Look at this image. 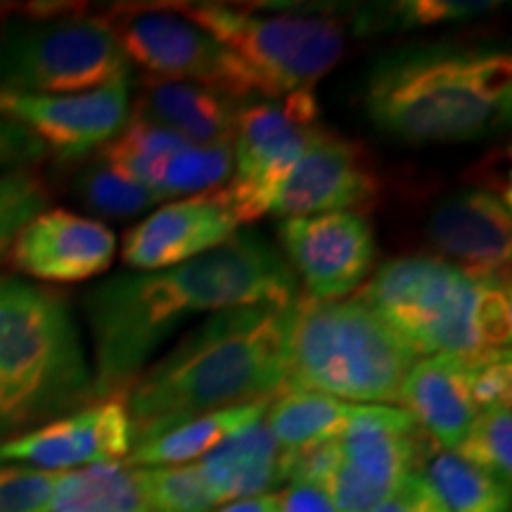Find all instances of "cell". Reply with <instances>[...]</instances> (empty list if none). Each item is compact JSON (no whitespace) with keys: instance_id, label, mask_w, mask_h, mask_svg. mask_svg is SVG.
<instances>
[{"instance_id":"cell-32","label":"cell","mask_w":512,"mask_h":512,"mask_svg":"<svg viewBox=\"0 0 512 512\" xmlns=\"http://www.w3.org/2000/svg\"><path fill=\"white\" fill-rule=\"evenodd\" d=\"M60 472L0 465V512H50Z\"/></svg>"},{"instance_id":"cell-15","label":"cell","mask_w":512,"mask_h":512,"mask_svg":"<svg viewBox=\"0 0 512 512\" xmlns=\"http://www.w3.org/2000/svg\"><path fill=\"white\" fill-rule=\"evenodd\" d=\"M427 242L463 271L510 278V197L484 185L453 192L432 209Z\"/></svg>"},{"instance_id":"cell-1","label":"cell","mask_w":512,"mask_h":512,"mask_svg":"<svg viewBox=\"0 0 512 512\" xmlns=\"http://www.w3.org/2000/svg\"><path fill=\"white\" fill-rule=\"evenodd\" d=\"M294 302L297 275L273 242L254 230H238L183 264L112 275L86 297L95 401L124 399L155 351L190 316Z\"/></svg>"},{"instance_id":"cell-27","label":"cell","mask_w":512,"mask_h":512,"mask_svg":"<svg viewBox=\"0 0 512 512\" xmlns=\"http://www.w3.org/2000/svg\"><path fill=\"white\" fill-rule=\"evenodd\" d=\"M74 195L83 207L110 219L138 216L159 202L145 185L131 181L100 159L74 178Z\"/></svg>"},{"instance_id":"cell-33","label":"cell","mask_w":512,"mask_h":512,"mask_svg":"<svg viewBox=\"0 0 512 512\" xmlns=\"http://www.w3.org/2000/svg\"><path fill=\"white\" fill-rule=\"evenodd\" d=\"M339 460H342L339 439L299 448V451H283V479L290 484H304L323 491L330 477L335 475Z\"/></svg>"},{"instance_id":"cell-28","label":"cell","mask_w":512,"mask_h":512,"mask_svg":"<svg viewBox=\"0 0 512 512\" xmlns=\"http://www.w3.org/2000/svg\"><path fill=\"white\" fill-rule=\"evenodd\" d=\"M138 470L147 501L155 512H209L219 505L197 463Z\"/></svg>"},{"instance_id":"cell-29","label":"cell","mask_w":512,"mask_h":512,"mask_svg":"<svg viewBox=\"0 0 512 512\" xmlns=\"http://www.w3.org/2000/svg\"><path fill=\"white\" fill-rule=\"evenodd\" d=\"M498 3H465V0H418V3H394L384 8H368L356 12L354 29L358 34L384 29H408V27H430V24L456 22L484 15Z\"/></svg>"},{"instance_id":"cell-8","label":"cell","mask_w":512,"mask_h":512,"mask_svg":"<svg viewBox=\"0 0 512 512\" xmlns=\"http://www.w3.org/2000/svg\"><path fill=\"white\" fill-rule=\"evenodd\" d=\"M102 15H29L0 34V93L72 95L128 76Z\"/></svg>"},{"instance_id":"cell-20","label":"cell","mask_w":512,"mask_h":512,"mask_svg":"<svg viewBox=\"0 0 512 512\" xmlns=\"http://www.w3.org/2000/svg\"><path fill=\"white\" fill-rule=\"evenodd\" d=\"M242 102L197 83L145 79L131 117L169 128L192 145H219L233 140Z\"/></svg>"},{"instance_id":"cell-30","label":"cell","mask_w":512,"mask_h":512,"mask_svg":"<svg viewBox=\"0 0 512 512\" xmlns=\"http://www.w3.org/2000/svg\"><path fill=\"white\" fill-rule=\"evenodd\" d=\"M453 453L467 463L482 467L505 484L512 479V413L510 406L477 413L470 430Z\"/></svg>"},{"instance_id":"cell-36","label":"cell","mask_w":512,"mask_h":512,"mask_svg":"<svg viewBox=\"0 0 512 512\" xmlns=\"http://www.w3.org/2000/svg\"><path fill=\"white\" fill-rule=\"evenodd\" d=\"M373 512H448L437 491L425 477L408 475Z\"/></svg>"},{"instance_id":"cell-7","label":"cell","mask_w":512,"mask_h":512,"mask_svg":"<svg viewBox=\"0 0 512 512\" xmlns=\"http://www.w3.org/2000/svg\"><path fill=\"white\" fill-rule=\"evenodd\" d=\"M240 64L256 95L306 91L335 69L347 50V27L328 12H275L226 3H174Z\"/></svg>"},{"instance_id":"cell-34","label":"cell","mask_w":512,"mask_h":512,"mask_svg":"<svg viewBox=\"0 0 512 512\" xmlns=\"http://www.w3.org/2000/svg\"><path fill=\"white\" fill-rule=\"evenodd\" d=\"M472 401H475L477 413L489 411V408L510 406L512 396V363L508 354H498L482 361H472L470 375Z\"/></svg>"},{"instance_id":"cell-14","label":"cell","mask_w":512,"mask_h":512,"mask_svg":"<svg viewBox=\"0 0 512 512\" xmlns=\"http://www.w3.org/2000/svg\"><path fill=\"white\" fill-rule=\"evenodd\" d=\"M133 448V430L124 399H102L62 415L48 425L0 441V465L22 463L46 472L124 460Z\"/></svg>"},{"instance_id":"cell-26","label":"cell","mask_w":512,"mask_h":512,"mask_svg":"<svg viewBox=\"0 0 512 512\" xmlns=\"http://www.w3.org/2000/svg\"><path fill=\"white\" fill-rule=\"evenodd\" d=\"M233 166V143L185 145L166 159L152 195L162 202L223 188L233 176Z\"/></svg>"},{"instance_id":"cell-22","label":"cell","mask_w":512,"mask_h":512,"mask_svg":"<svg viewBox=\"0 0 512 512\" xmlns=\"http://www.w3.org/2000/svg\"><path fill=\"white\" fill-rule=\"evenodd\" d=\"M273 396L259 401L242 403V406L223 408V411L204 413L185 420L181 425L155 434V437L133 444L131 453L124 458L133 467H176L190 465L192 460H202L207 453L221 446L228 437L240 432L242 427L264 420Z\"/></svg>"},{"instance_id":"cell-17","label":"cell","mask_w":512,"mask_h":512,"mask_svg":"<svg viewBox=\"0 0 512 512\" xmlns=\"http://www.w3.org/2000/svg\"><path fill=\"white\" fill-rule=\"evenodd\" d=\"M219 188L166 202L126 233L121 259L136 271H159L211 252L238 233Z\"/></svg>"},{"instance_id":"cell-11","label":"cell","mask_w":512,"mask_h":512,"mask_svg":"<svg viewBox=\"0 0 512 512\" xmlns=\"http://www.w3.org/2000/svg\"><path fill=\"white\" fill-rule=\"evenodd\" d=\"M380 192V174L366 147L323 126L285 178L271 211L280 219L361 214Z\"/></svg>"},{"instance_id":"cell-10","label":"cell","mask_w":512,"mask_h":512,"mask_svg":"<svg viewBox=\"0 0 512 512\" xmlns=\"http://www.w3.org/2000/svg\"><path fill=\"white\" fill-rule=\"evenodd\" d=\"M128 64H138L155 81H181L214 88L238 100L254 95L235 57L181 15L174 3L119 5L102 12Z\"/></svg>"},{"instance_id":"cell-4","label":"cell","mask_w":512,"mask_h":512,"mask_svg":"<svg viewBox=\"0 0 512 512\" xmlns=\"http://www.w3.org/2000/svg\"><path fill=\"white\" fill-rule=\"evenodd\" d=\"M358 297L418 358L482 361L510 351V278L463 271L439 256H401L384 261Z\"/></svg>"},{"instance_id":"cell-16","label":"cell","mask_w":512,"mask_h":512,"mask_svg":"<svg viewBox=\"0 0 512 512\" xmlns=\"http://www.w3.org/2000/svg\"><path fill=\"white\" fill-rule=\"evenodd\" d=\"M117 238L105 223L67 209H46L19 230L5 259L15 271L48 283H81L107 271Z\"/></svg>"},{"instance_id":"cell-6","label":"cell","mask_w":512,"mask_h":512,"mask_svg":"<svg viewBox=\"0 0 512 512\" xmlns=\"http://www.w3.org/2000/svg\"><path fill=\"white\" fill-rule=\"evenodd\" d=\"M420 358L361 297L294 302L283 389H304L356 406L399 403Z\"/></svg>"},{"instance_id":"cell-13","label":"cell","mask_w":512,"mask_h":512,"mask_svg":"<svg viewBox=\"0 0 512 512\" xmlns=\"http://www.w3.org/2000/svg\"><path fill=\"white\" fill-rule=\"evenodd\" d=\"M278 240L309 299H342L366 283L377 245L361 214L280 219Z\"/></svg>"},{"instance_id":"cell-5","label":"cell","mask_w":512,"mask_h":512,"mask_svg":"<svg viewBox=\"0 0 512 512\" xmlns=\"http://www.w3.org/2000/svg\"><path fill=\"white\" fill-rule=\"evenodd\" d=\"M91 403L93 370L67 299L0 278V432Z\"/></svg>"},{"instance_id":"cell-19","label":"cell","mask_w":512,"mask_h":512,"mask_svg":"<svg viewBox=\"0 0 512 512\" xmlns=\"http://www.w3.org/2000/svg\"><path fill=\"white\" fill-rule=\"evenodd\" d=\"M470 375L472 361L430 356L415 363L401 387L399 406L444 451H456L477 418Z\"/></svg>"},{"instance_id":"cell-24","label":"cell","mask_w":512,"mask_h":512,"mask_svg":"<svg viewBox=\"0 0 512 512\" xmlns=\"http://www.w3.org/2000/svg\"><path fill=\"white\" fill-rule=\"evenodd\" d=\"M356 403L332 399L304 389H280L271 399L264 422L280 451H299V448L339 439L349 425Z\"/></svg>"},{"instance_id":"cell-12","label":"cell","mask_w":512,"mask_h":512,"mask_svg":"<svg viewBox=\"0 0 512 512\" xmlns=\"http://www.w3.org/2000/svg\"><path fill=\"white\" fill-rule=\"evenodd\" d=\"M128 93V76L72 95L0 93V114L27 128L60 162H72L119 136L131 117Z\"/></svg>"},{"instance_id":"cell-3","label":"cell","mask_w":512,"mask_h":512,"mask_svg":"<svg viewBox=\"0 0 512 512\" xmlns=\"http://www.w3.org/2000/svg\"><path fill=\"white\" fill-rule=\"evenodd\" d=\"M361 105L377 131L411 145L491 136L510 121L512 57L460 41L394 48L370 64Z\"/></svg>"},{"instance_id":"cell-18","label":"cell","mask_w":512,"mask_h":512,"mask_svg":"<svg viewBox=\"0 0 512 512\" xmlns=\"http://www.w3.org/2000/svg\"><path fill=\"white\" fill-rule=\"evenodd\" d=\"M342 467L373 494L387 498L403 479L425 465L427 434L403 408L356 406L339 434Z\"/></svg>"},{"instance_id":"cell-9","label":"cell","mask_w":512,"mask_h":512,"mask_svg":"<svg viewBox=\"0 0 512 512\" xmlns=\"http://www.w3.org/2000/svg\"><path fill=\"white\" fill-rule=\"evenodd\" d=\"M323 128L313 93L294 91L273 100H245L233 131V176L219 188L238 223L271 211L294 164Z\"/></svg>"},{"instance_id":"cell-31","label":"cell","mask_w":512,"mask_h":512,"mask_svg":"<svg viewBox=\"0 0 512 512\" xmlns=\"http://www.w3.org/2000/svg\"><path fill=\"white\" fill-rule=\"evenodd\" d=\"M50 192L43 178L31 169L0 174V261L10 252L19 230L48 209Z\"/></svg>"},{"instance_id":"cell-21","label":"cell","mask_w":512,"mask_h":512,"mask_svg":"<svg viewBox=\"0 0 512 512\" xmlns=\"http://www.w3.org/2000/svg\"><path fill=\"white\" fill-rule=\"evenodd\" d=\"M197 465L219 505L266 496L271 486L283 482V451L264 420L242 427Z\"/></svg>"},{"instance_id":"cell-25","label":"cell","mask_w":512,"mask_h":512,"mask_svg":"<svg viewBox=\"0 0 512 512\" xmlns=\"http://www.w3.org/2000/svg\"><path fill=\"white\" fill-rule=\"evenodd\" d=\"M422 467L448 512H510V484L458 453L441 451Z\"/></svg>"},{"instance_id":"cell-23","label":"cell","mask_w":512,"mask_h":512,"mask_svg":"<svg viewBox=\"0 0 512 512\" xmlns=\"http://www.w3.org/2000/svg\"><path fill=\"white\" fill-rule=\"evenodd\" d=\"M50 512H155L138 467L126 460L60 472Z\"/></svg>"},{"instance_id":"cell-38","label":"cell","mask_w":512,"mask_h":512,"mask_svg":"<svg viewBox=\"0 0 512 512\" xmlns=\"http://www.w3.org/2000/svg\"><path fill=\"white\" fill-rule=\"evenodd\" d=\"M209 512H275V498H273V494L245 498V501L223 503V505H219V508H214Z\"/></svg>"},{"instance_id":"cell-2","label":"cell","mask_w":512,"mask_h":512,"mask_svg":"<svg viewBox=\"0 0 512 512\" xmlns=\"http://www.w3.org/2000/svg\"><path fill=\"white\" fill-rule=\"evenodd\" d=\"M290 306L211 313L124 394L133 444L197 415L268 399L283 389Z\"/></svg>"},{"instance_id":"cell-35","label":"cell","mask_w":512,"mask_h":512,"mask_svg":"<svg viewBox=\"0 0 512 512\" xmlns=\"http://www.w3.org/2000/svg\"><path fill=\"white\" fill-rule=\"evenodd\" d=\"M43 157H46V150L27 128L0 114V174L3 171L29 169L31 164L41 162Z\"/></svg>"},{"instance_id":"cell-37","label":"cell","mask_w":512,"mask_h":512,"mask_svg":"<svg viewBox=\"0 0 512 512\" xmlns=\"http://www.w3.org/2000/svg\"><path fill=\"white\" fill-rule=\"evenodd\" d=\"M275 512H337L330 498L320 489L304 484H290L283 491L273 494Z\"/></svg>"}]
</instances>
